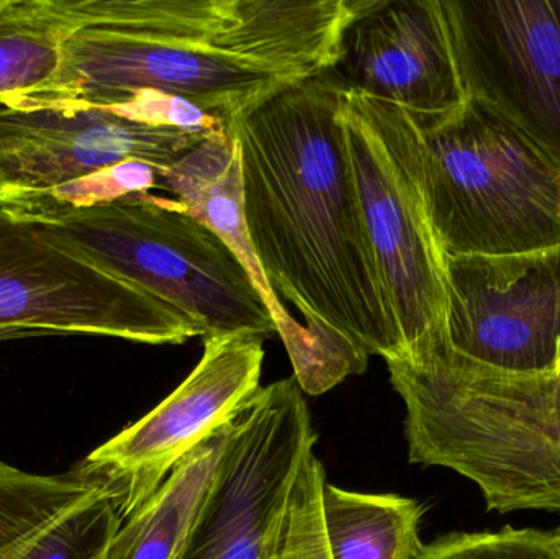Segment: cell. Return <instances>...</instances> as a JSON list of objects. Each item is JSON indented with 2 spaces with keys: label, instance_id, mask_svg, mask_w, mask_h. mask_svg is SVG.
<instances>
[{
  "label": "cell",
  "instance_id": "1",
  "mask_svg": "<svg viewBox=\"0 0 560 559\" xmlns=\"http://www.w3.org/2000/svg\"><path fill=\"white\" fill-rule=\"evenodd\" d=\"M331 72L289 85L229 130L240 144L246 229L275 294L364 373L405 360L372 249Z\"/></svg>",
  "mask_w": 560,
  "mask_h": 559
},
{
  "label": "cell",
  "instance_id": "2",
  "mask_svg": "<svg viewBox=\"0 0 560 559\" xmlns=\"http://www.w3.org/2000/svg\"><path fill=\"white\" fill-rule=\"evenodd\" d=\"M84 20L58 71L0 101L124 104L140 92L192 102L229 127L295 78L269 65L240 0H75Z\"/></svg>",
  "mask_w": 560,
  "mask_h": 559
},
{
  "label": "cell",
  "instance_id": "3",
  "mask_svg": "<svg viewBox=\"0 0 560 559\" xmlns=\"http://www.w3.org/2000/svg\"><path fill=\"white\" fill-rule=\"evenodd\" d=\"M404 399L411 463L479 488L499 514H560V345L551 370L513 373L450 350L387 363Z\"/></svg>",
  "mask_w": 560,
  "mask_h": 559
},
{
  "label": "cell",
  "instance_id": "4",
  "mask_svg": "<svg viewBox=\"0 0 560 559\" xmlns=\"http://www.w3.org/2000/svg\"><path fill=\"white\" fill-rule=\"evenodd\" d=\"M423 135L428 202L447 256L560 245V150L515 105L479 82Z\"/></svg>",
  "mask_w": 560,
  "mask_h": 559
},
{
  "label": "cell",
  "instance_id": "5",
  "mask_svg": "<svg viewBox=\"0 0 560 559\" xmlns=\"http://www.w3.org/2000/svg\"><path fill=\"white\" fill-rule=\"evenodd\" d=\"M28 223L115 278L173 305L203 338L278 334L245 266L179 200L141 194Z\"/></svg>",
  "mask_w": 560,
  "mask_h": 559
},
{
  "label": "cell",
  "instance_id": "6",
  "mask_svg": "<svg viewBox=\"0 0 560 559\" xmlns=\"http://www.w3.org/2000/svg\"><path fill=\"white\" fill-rule=\"evenodd\" d=\"M342 124L372 249L418 363L447 350V253L431 219L423 128L392 102L342 89Z\"/></svg>",
  "mask_w": 560,
  "mask_h": 559
},
{
  "label": "cell",
  "instance_id": "7",
  "mask_svg": "<svg viewBox=\"0 0 560 559\" xmlns=\"http://www.w3.org/2000/svg\"><path fill=\"white\" fill-rule=\"evenodd\" d=\"M0 330L104 335L148 345L202 337L173 305L115 278L0 209Z\"/></svg>",
  "mask_w": 560,
  "mask_h": 559
},
{
  "label": "cell",
  "instance_id": "8",
  "mask_svg": "<svg viewBox=\"0 0 560 559\" xmlns=\"http://www.w3.org/2000/svg\"><path fill=\"white\" fill-rule=\"evenodd\" d=\"M316 440L293 377L259 387L233 422L209 494L177 559H278L293 485Z\"/></svg>",
  "mask_w": 560,
  "mask_h": 559
},
{
  "label": "cell",
  "instance_id": "9",
  "mask_svg": "<svg viewBox=\"0 0 560 559\" xmlns=\"http://www.w3.org/2000/svg\"><path fill=\"white\" fill-rule=\"evenodd\" d=\"M332 75L349 91L392 102L421 128L466 105L479 84L463 3L375 0L346 32Z\"/></svg>",
  "mask_w": 560,
  "mask_h": 559
},
{
  "label": "cell",
  "instance_id": "10",
  "mask_svg": "<svg viewBox=\"0 0 560 559\" xmlns=\"http://www.w3.org/2000/svg\"><path fill=\"white\" fill-rule=\"evenodd\" d=\"M265 338H203V357L156 409L95 449L82 465L114 492L121 521L137 512L174 466L238 419L259 391Z\"/></svg>",
  "mask_w": 560,
  "mask_h": 559
},
{
  "label": "cell",
  "instance_id": "11",
  "mask_svg": "<svg viewBox=\"0 0 560 559\" xmlns=\"http://www.w3.org/2000/svg\"><path fill=\"white\" fill-rule=\"evenodd\" d=\"M447 350L513 371L551 370L560 345V245L518 255L447 256Z\"/></svg>",
  "mask_w": 560,
  "mask_h": 559
},
{
  "label": "cell",
  "instance_id": "12",
  "mask_svg": "<svg viewBox=\"0 0 560 559\" xmlns=\"http://www.w3.org/2000/svg\"><path fill=\"white\" fill-rule=\"evenodd\" d=\"M209 137L144 124L120 105L0 101V194L52 189L127 161L170 167Z\"/></svg>",
  "mask_w": 560,
  "mask_h": 559
},
{
  "label": "cell",
  "instance_id": "13",
  "mask_svg": "<svg viewBox=\"0 0 560 559\" xmlns=\"http://www.w3.org/2000/svg\"><path fill=\"white\" fill-rule=\"evenodd\" d=\"M121 522L114 492L82 463L36 475L0 458V559H105Z\"/></svg>",
  "mask_w": 560,
  "mask_h": 559
},
{
  "label": "cell",
  "instance_id": "14",
  "mask_svg": "<svg viewBox=\"0 0 560 559\" xmlns=\"http://www.w3.org/2000/svg\"><path fill=\"white\" fill-rule=\"evenodd\" d=\"M160 190L174 194L194 217L232 248L275 318L276 330L292 361L293 376L306 377L328 360V345L299 324L272 291L256 258L243 206V164L238 140L226 130L206 138L196 150L160 174Z\"/></svg>",
  "mask_w": 560,
  "mask_h": 559
},
{
  "label": "cell",
  "instance_id": "15",
  "mask_svg": "<svg viewBox=\"0 0 560 559\" xmlns=\"http://www.w3.org/2000/svg\"><path fill=\"white\" fill-rule=\"evenodd\" d=\"M233 423L180 459L156 492L121 522L105 559H177L219 469Z\"/></svg>",
  "mask_w": 560,
  "mask_h": 559
},
{
  "label": "cell",
  "instance_id": "16",
  "mask_svg": "<svg viewBox=\"0 0 560 559\" xmlns=\"http://www.w3.org/2000/svg\"><path fill=\"white\" fill-rule=\"evenodd\" d=\"M487 16L539 130L560 150V2L497 0Z\"/></svg>",
  "mask_w": 560,
  "mask_h": 559
},
{
  "label": "cell",
  "instance_id": "17",
  "mask_svg": "<svg viewBox=\"0 0 560 559\" xmlns=\"http://www.w3.org/2000/svg\"><path fill=\"white\" fill-rule=\"evenodd\" d=\"M322 511L331 559H418L423 551V508L413 499L325 485Z\"/></svg>",
  "mask_w": 560,
  "mask_h": 559
},
{
  "label": "cell",
  "instance_id": "18",
  "mask_svg": "<svg viewBox=\"0 0 560 559\" xmlns=\"http://www.w3.org/2000/svg\"><path fill=\"white\" fill-rule=\"evenodd\" d=\"M82 26L74 0H7L0 9V97L48 82L66 42Z\"/></svg>",
  "mask_w": 560,
  "mask_h": 559
},
{
  "label": "cell",
  "instance_id": "19",
  "mask_svg": "<svg viewBox=\"0 0 560 559\" xmlns=\"http://www.w3.org/2000/svg\"><path fill=\"white\" fill-rule=\"evenodd\" d=\"M164 170L166 167L127 161L52 189L0 194V209L26 222H39L71 210L151 194L160 189V174Z\"/></svg>",
  "mask_w": 560,
  "mask_h": 559
},
{
  "label": "cell",
  "instance_id": "20",
  "mask_svg": "<svg viewBox=\"0 0 560 559\" xmlns=\"http://www.w3.org/2000/svg\"><path fill=\"white\" fill-rule=\"evenodd\" d=\"M418 559H560L556 532L506 527L493 532H464L424 545Z\"/></svg>",
  "mask_w": 560,
  "mask_h": 559
},
{
  "label": "cell",
  "instance_id": "21",
  "mask_svg": "<svg viewBox=\"0 0 560 559\" xmlns=\"http://www.w3.org/2000/svg\"><path fill=\"white\" fill-rule=\"evenodd\" d=\"M325 468L310 453L300 468L287 511L278 559H331L323 525Z\"/></svg>",
  "mask_w": 560,
  "mask_h": 559
},
{
  "label": "cell",
  "instance_id": "22",
  "mask_svg": "<svg viewBox=\"0 0 560 559\" xmlns=\"http://www.w3.org/2000/svg\"><path fill=\"white\" fill-rule=\"evenodd\" d=\"M30 337H38V335L33 334V331H25V330H0V341L15 340V338H30Z\"/></svg>",
  "mask_w": 560,
  "mask_h": 559
},
{
  "label": "cell",
  "instance_id": "23",
  "mask_svg": "<svg viewBox=\"0 0 560 559\" xmlns=\"http://www.w3.org/2000/svg\"><path fill=\"white\" fill-rule=\"evenodd\" d=\"M7 0H0V9H2L3 5H5Z\"/></svg>",
  "mask_w": 560,
  "mask_h": 559
},
{
  "label": "cell",
  "instance_id": "24",
  "mask_svg": "<svg viewBox=\"0 0 560 559\" xmlns=\"http://www.w3.org/2000/svg\"><path fill=\"white\" fill-rule=\"evenodd\" d=\"M555 532H556V534H558V535H559V538H560V525H559V527H558V528H556V531H555Z\"/></svg>",
  "mask_w": 560,
  "mask_h": 559
}]
</instances>
